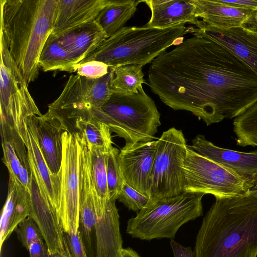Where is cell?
<instances>
[{"mask_svg": "<svg viewBox=\"0 0 257 257\" xmlns=\"http://www.w3.org/2000/svg\"><path fill=\"white\" fill-rule=\"evenodd\" d=\"M184 192L229 197L243 194L257 184L188 146L183 167Z\"/></svg>", "mask_w": 257, "mask_h": 257, "instance_id": "8", "label": "cell"}, {"mask_svg": "<svg viewBox=\"0 0 257 257\" xmlns=\"http://www.w3.org/2000/svg\"><path fill=\"white\" fill-rule=\"evenodd\" d=\"M30 196L22 185L9 180L8 192L0 220V250L18 225L30 216Z\"/></svg>", "mask_w": 257, "mask_h": 257, "instance_id": "24", "label": "cell"}, {"mask_svg": "<svg viewBox=\"0 0 257 257\" xmlns=\"http://www.w3.org/2000/svg\"><path fill=\"white\" fill-rule=\"evenodd\" d=\"M215 198L197 233L193 257H257V188Z\"/></svg>", "mask_w": 257, "mask_h": 257, "instance_id": "2", "label": "cell"}, {"mask_svg": "<svg viewBox=\"0 0 257 257\" xmlns=\"http://www.w3.org/2000/svg\"><path fill=\"white\" fill-rule=\"evenodd\" d=\"M43 240H38L31 244L28 249L30 257H50L47 246Z\"/></svg>", "mask_w": 257, "mask_h": 257, "instance_id": "35", "label": "cell"}, {"mask_svg": "<svg viewBox=\"0 0 257 257\" xmlns=\"http://www.w3.org/2000/svg\"><path fill=\"white\" fill-rule=\"evenodd\" d=\"M122 257H141L140 255L134 249L127 247L123 248Z\"/></svg>", "mask_w": 257, "mask_h": 257, "instance_id": "38", "label": "cell"}, {"mask_svg": "<svg viewBox=\"0 0 257 257\" xmlns=\"http://www.w3.org/2000/svg\"><path fill=\"white\" fill-rule=\"evenodd\" d=\"M15 231L23 246L25 247L27 250L34 242L43 239L38 226L30 216H28L22 221Z\"/></svg>", "mask_w": 257, "mask_h": 257, "instance_id": "31", "label": "cell"}, {"mask_svg": "<svg viewBox=\"0 0 257 257\" xmlns=\"http://www.w3.org/2000/svg\"><path fill=\"white\" fill-rule=\"evenodd\" d=\"M221 4L243 9L257 11V0H216Z\"/></svg>", "mask_w": 257, "mask_h": 257, "instance_id": "36", "label": "cell"}, {"mask_svg": "<svg viewBox=\"0 0 257 257\" xmlns=\"http://www.w3.org/2000/svg\"><path fill=\"white\" fill-rule=\"evenodd\" d=\"M193 150L200 155L232 170L257 184V150L242 152L219 147L198 135L192 141Z\"/></svg>", "mask_w": 257, "mask_h": 257, "instance_id": "17", "label": "cell"}, {"mask_svg": "<svg viewBox=\"0 0 257 257\" xmlns=\"http://www.w3.org/2000/svg\"><path fill=\"white\" fill-rule=\"evenodd\" d=\"M203 196L184 192L156 201L128 219L126 232L142 240L172 239L181 226L202 215Z\"/></svg>", "mask_w": 257, "mask_h": 257, "instance_id": "7", "label": "cell"}, {"mask_svg": "<svg viewBox=\"0 0 257 257\" xmlns=\"http://www.w3.org/2000/svg\"><path fill=\"white\" fill-rule=\"evenodd\" d=\"M198 18L205 23L220 28L249 24L256 11L229 6L216 0H190Z\"/></svg>", "mask_w": 257, "mask_h": 257, "instance_id": "22", "label": "cell"}, {"mask_svg": "<svg viewBox=\"0 0 257 257\" xmlns=\"http://www.w3.org/2000/svg\"><path fill=\"white\" fill-rule=\"evenodd\" d=\"M63 158L61 178L60 207L58 217L65 233L75 232L79 221V146L75 133L62 135Z\"/></svg>", "mask_w": 257, "mask_h": 257, "instance_id": "10", "label": "cell"}, {"mask_svg": "<svg viewBox=\"0 0 257 257\" xmlns=\"http://www.w3.org/2000/svg\"><path fill=\"white\" fill-rule=\"evenodd\" d=\"M86 143L95 208L97 217H99L103 214L109 199L106 177V157L109 150L95 147Z\"/></svg>", "mask_w": 257, "mask_h": 257, "instance_id": "25", "label": "cell"}, {"mask_svg": "<svg viewBox=\"0 0 257 257\" xmlns=\"http://www.w3.org/2000/svg\"><path fill=\"white\" fill-rule=\"evenodd\" d=\"M64 235L71 257H88L79 230Z\"/></svg>", "mask_w": 257, "mask_h": 257, "instance_id": "34", "label": "cell"}, {"mask_svg": "<svg viewBox=\"0 0 257 257\" xmlns=\"http://www.w3.org/2000/svg\"><path fill=\"white\" fill-rule=\"evenodd\" d=\"M58 0H1V37L28 83L38 77L39 58L53 31Z\"/></svg>", "mask_w": 257, "mask_h": 257, "instance_id": "3", "label": "cell"}, {"mask_svg": "<svg viewBox=\"0 0 257 257\" xmlns=\"http://www.w3.org/2000/svg\"><path fill=\"white\" fill-rule=\"evenodd\" d=\"M79 146V231L87 253L93 256L92 234L97 220L89 167L88 149L86 142L78 139Z\"/></svg>", "mask_w": 257, "mask_h": 257, "instance_id": "16", "label": "cell"}, {"mask_svg": "<svg viewBox=\"0 0 257 257\" xmlns=\"http://www.w3.org/2000/svg\"><path fill=\"white\" fill-rule=\"evenodd\" d=\"M116 199L129 210L137 212L153 203L149 196L140 193L124 182Z\"/></svg>", "mask_w": 257, "mask_h": 257, "instance_id": "30", "label": "cell"}, {"mask_svg": "<svg viewBox=\"0 0 257 257\" xmlns=\"http://www.w3.org/2000/svg\"><path fill=\"white\" fill-rule=\"evenodd\" d=\"M116 200L109 198L103 214L97 217L94 231L95 257H122L123 248Z\"/></svg>", "mask_w": 257, "mask_h": 257, "instance_id": "19", "label": "cell"}, {"mask_svg": "<svg viewBox=\"0 0 257 257\" xmlns=\"http://www.w3.org/2000/svg\"><path fill=\"white\" fill-rule=\"evenodd\" d=\"M57 37L76 65L85 59L108 38L95 20L78 26Z\"/></svg>", "mask_w": 257, "mask_h": 257, "instance_id": "23", "label": "cell"}, {"mask_svg": "<svg viewBox=\"0 0 257 257\" xmlns=\"http://www.w3.org/2000/svg\"><path fill=\"white\" fill-rule=\"evenodd\" d=\"M189 32L205 36L238 57L257 74V30L249 26L220 28L198 21Z\"/></svg>", "mask_w": 257, "mask_h": 257, "instance_id": "11", "label": "cell"}, {"mask_svg": "<svg viewBox=\"0 0 257 257\" xmlns=\"http://www.w3.org/2000/svg\"><path fill=\"white\" fill-rule=\"evenodd\" d=\"M250 27H252L256 29H257V11L254 14L251 22L249 24Z\"/></svg>", "mask_w": 257, "mask_h": 257, "instance_id": "39", "label": "cell"}, {"mask_svg": "<svg viewBox=\"0 0 257 257\" xmlns=\"http://www.w3.org/2000/svg\"><path fill=\"white\" fill-rule=\"evenodd\" d=\"M189 32L184 25L161 29L145 25L124 27L106 39L79 64L98 61L111 67L151 63L173 45H179Z\"/></svg>", "mask_w": 257, "mask_h": 257, "instance_id": "4", "label": "cell"}, {"mask_svg": "<svg viewBox=\"0 0 257 257\" xmlns=\"http://www.w3.org/2000/svg\"><path fill=\"white\" fill-rule=\"evenodd\" d=\"M142 1L107 0L95 21L109 37L124 27Z\"/></svg>", "mask_w": 257, "mask_h": 257, "instance_id": "26", "label": "cell"}, {"mask_svg": "<svg viewBox=\"0 0 257 257\" xmlns=\"http://www.w3.org/2000/svg\"><path fill=\"white\" fill-rule=\"evenodd\" d=\"M174 257H193V251L190 247H185L173 239L170 242Z\"/></svg>", "mask_w": 257, "mask_h": 257, "instance_id": "37", "label": "cell"}, {"mask_svg": "<svg viewBox=\"0 0 257 257\" xmlns=\"http://www.w3.org/2000/svg\"><path fill=\"white\" fill-rule=\"evenodd\" d=\"M2 145L3 151V161L8 168L9 180L13 181L18 185H22L20 179V171L23 165L11 143L2 141Z\"/></svg>", "mask_w": 257, "mask_h": 257, "instance_id": "32", "label": "cell"}, {"mask_svg": "<svg viewBox=\"0 0 257 257\" xmlns=\"http://www.w3.org/2000/svg\"><path fill=\"white\" fill-rule=\"evenodd\" d=\"M91 110L125 144L153 141L161 124L155 103L143 88L132 94L112 93L101 108Z\"/></svg>", "mask_w": 257, "mask_h": 257, "instance_id": "6", "label": "cell"}, {"mask_svg": "<svg viewBox=\"0 0 257 257\" xmlns=\"http://www.w3.org/2000/svg\"><path fill=\"white\" fill-rule=\"evenodd\" d=\"M27 124L50 171L53 174H57L63 158L62 135L66 128L57 117L48 111L45 114L30 116Z\"/></svg>", "mask_w": 257, "mask_h": 257, "instance_id": "15", "label": "cell"}, {"mask_svg": "<svg viewBox=\"0 0 257 257\" xmlns=\"http://www.w3.org/2000/svg\"><path fill=\"white\" fill-rule=\"evenodd\" d=\"M193 35L152 62L148 84L166 105L207 125L234 119L257 102V74L218 43Z\"/></svg>", "mask_w": 257, "mask_h": 257, "instance_id": "1", "label": "cell"}, {"mask_svg": "<svg viewBox=\"0 0 257 257\" xmlns=\"http://www.w3.org/2000/svg\"><path fill=\"white\" fill-rule=\"evenodd\" d=\"M107 0H58L52 33L58 36L94 21Z\"/></svg>", "mask_w": 257, "mask_h": 257, "instance_id": "20", "label": "cell"}, {"mask_svg": "<svg viewBox=\"0 0 257 257\" xmlns=\"http://www.w3.org/2000/svg\"><path fill=\"white\" fill-rule=\"evenodd\" d=\"M30 196V216L40 229L50 254L71 257L57 212L50 202L41 193L31 173L29 191Z\"/></svg>", "mask_w": 257, "mask_h": 257, "instance_id": "13", "label": "cell"}, {"mask_svg": "<svg viewBox=\"0 0 257 257\" xmlns=\"http://www.w3.org/2000/svg\"><path fill=\"white\" fill-rule=\"evenodd\" d=\"M157 143L158 141H152L125 144L119 151V167L123 181L148 196Z\"/></svg>", "mask_w": 257, "mask_h": 257, "instance_id": "12", "label": "cell"}, {"mask_svg": "<svg viewBox=\"0 0 257 257\" xmlns=\"http://www.w3.org/2000/svg\"><path fill=\"white\" fill-rule=\"evenodd\" d=\"M143 66L125 65L115 67L110 81L112 93L132 94L142 89L143 84L147 83L144 78Z\"/></svg>", "mask_w": 257, "mask_h": 257, "instance_id": "28", "label": "cell"}, {"mask_svg": "<svg viewBox=\"0 0 257 257\" xmlns=\"http://www.w3.org/2000/svg\"><path fill=\"white\" fill-rule=\"evenodd\" d=\"M149 8L151 17L147 26L164 29L190 23L199 20L195 6L190 0L142 1Z\"/></svg>", "mask_w": 257, "mask_h": 257, "instance_id": "21", "label": "cell"}, {"mask_svg": "<svg viewBox=\"0 0 257 257\" xmlns=\"http://www.w3.org/2000/svg\"><path fill=\"white\" fill-rule=\"evenodd\" d=\"M114 68L98 79H88L78 74L71 75L58 98L51 104L60 106L73 103H83L94 108H101L112 92L110 81Z\"/></svg>", "mask_w": 257, "mask_h": 257, "instance_id": "14", "label": "cell"}, {"mask_svg": "<svg viewBox=\"0 0 257 257\" xmlns=\"http://www.w3.org/2000/svg\"><path fill=\"white\" fill-rule=\"evenodd\" d=\"M39 64L43 71L60 70L73 72L76 65L68 52L52 33L49 36L41 50Z\"/></svg>", "mask_w": 257, "mask_h": 257, "instance_id": "27", "label": "cell"}, {"mask_svg": "<svg viewBox=\"0 0 257 257\" xmlns=\"http://www.w3.org/2000/svg\"><path fill=\"white\" fill-rule=\"evenodd\" d=\"M1 37V36H0ZM1 134L2 141L13 146L19 157L27 155L29 117L42 114L31 95L25 80L1 37Z\"/></svg>", "mask_w": 257, "mask_h": 257, "instance_id": "5", "label": "cell"}, {"mask_svg": "<svg viewBox=\"0 0 257 257\" xmlns=\"http://www.w3.org/2000/svg\"><path fill=\"white\" fill-rule=\"evenodd\" d=\"M110 67L98 61H90L75 65L73 72L88 79H98L106 75Z\"/></svg>", "mask_w": 257, "mask_h": 257, "instance_id": "33", "label": "cell"}, {"mask_svg": "<svg viewBox=\"0 0 257 257\" xmlns=\"http://www.w3.org/2000/svg\"><path fill=\"white\" fill-rule=\"evenodd\" d=\"M157 141L149 193L153 203L184 193L183 167L188 146L183 132L174 127Z\"/></svg>", "mask_w": 257, "mask_h": 257, "instance_id": "9", "label": "cell"}, {"mask_svg": "<svg viewBox=\"0 0 257 257\" xmlns=\"http://www.w3.org/2000/svg\"><path fill=\"white\" fill-rule=\"evenodd\" d=\"M119 154V151L112 147L107 154L106 177L109 198H117L124 182L120 170Z\"/></svg>", "mask_w": 257, "mask_h": 257, "instance_id": "29", "label": "cell"}, {"mask_svg": "<svg viewBox=\"0 0 257 257\" xmlns=\"http://www.w3.org/2000/svg\"><path fill=\"white\" fill-rule=\"evenodd\" d=\"M50 257H63L62 255L58 254H50Z\"/></svg>", "mask_w": 257, "mask_h": 257, "instance_id": "40", "label": "cell"}, {"mask_svg": "<svg viewBox=\"0 0 257 257\" xmlns=\"http://www.w3.org/2000/svg\"><path fill=\"white\" fill-rule=\"evenodd\" d=\"M27 130L26 147L31 173L33 175L42 194L50 202L58 216L60 207V173L55 175L50 171L27 123Z\"/></svg>", "mask_w": 257, "mask_h": 257, "instance_id": "18", "label": "cell"}]
</instances>
